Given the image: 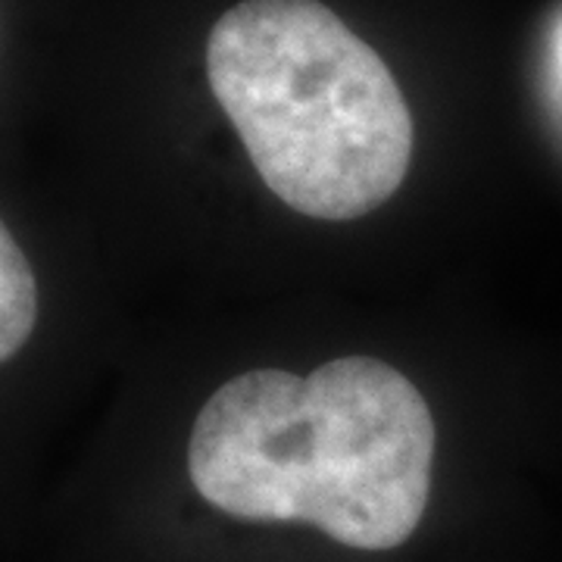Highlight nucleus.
Listing matches in <instances>:
<instances>
[{
    "label": "nucleus",
    "instance_id": "nucleus-3",
    "mask_svg": "<svg viewBox=\"0 0 562 562\" xmlns=\"http://www.w3.org/2000/svg\"><path fill=\"white\" fill-rule=\"evenodd\" d=\"M38 319L35 272L10 228L0 232V360L10 362L29 341Z\"/></svg>",
    "mask_w": 562,
    "mask_h": 562
},
{
    "label": "nucleus",
    "instance_id": "nucleus-2",
    "mask_svg": "<svg viewBox=\"0 0 562 562\" xmlns=\"http://www.w3.org/2000/svg\"><path fill=\"white\" fill-rule=\"evenodd\" d=\"M206 79L262 184L303 216L360 220L413 162L401 85L319 0H241L206 41Z\"/></svg>",
    "mask_w": 562,
    "mask_h": 562
},
{
    "label": "nucleus",
    "instance_id": "nucleus-1",
    "mask_svg": "<svg viewBox=\"0 0 562 562\" xmlns=\"http://www.w3.org/2000/svg\"><path fill=\"white\" fill-rule=\"evenodd\" d=\"M431 409L394 366L341 357L310 375L257 369L203 403L188 472L203 501L247 522H306L353 550L419 528L435 465Z\"/></svg>",
    "mask_w": 562,
    "mask_h": 562
}]
</instances>
